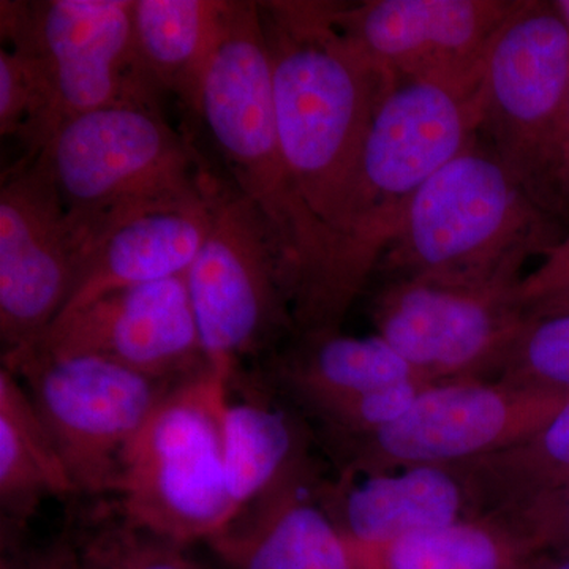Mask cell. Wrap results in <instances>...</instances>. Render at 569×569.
I'll return each instance as SVG.
<instances>
[{
    "instance_id": "ba28073f",
    "label": "cell",
    "mask_w": 569,
    "mask_h": 569,
    "mask_svg": "<svg viewBox=\"0 0 569 569\" xmlns=\"http://www.w3.org/2000/svg\"><path fill=\"white\" fill-rule=\"evenodd\" d=\"M479 133L561 223L569 148V26L553 2L523 0L490 48Z\"/></svg>"
},
{
    "instance_id": "6da1fadb",
    "label": "cell",
    "mask_w": 569,
    "mask_h": 569,
    "mask_svg": "<svg viewBox=\"0 0 569 569\" xmlns=\"http://www.w3.org/2000/svg\"><path fill=\"white\" fill-rule=\"evenodd\" d=\"M284 167L312 246L293 323L316 321L378 108L399 84L337 28L332 2H260Z\"/></svg>"
},
{
    "instance_id": "836d02e7",
    "label": "cell",
    "mask_w": 569,
    "mask_h": 569,
    "mask_svg": "<svg viewBox=\"0 0 569 569\" xmlns=\"http://www.w3.org/2000/svg\"><path fill=\"white\" fill-rule=\"evenodd\" d=\"M82 553V550H81ZM82 569H102L99 567V565L93 563L92 560H89L88 557L82 553Z\"/></svg>"
},
{
    "instance_id": "52a82bcc",
    "label": "cell",
    "mask_w": 569,
    "mask_h": 569,
    "mask_svg": "<svg viewBox=\"0 0 569 569\" xmlns=\"http://www.w3.org/2000/svg\"><path fill=\"white\" fill-rule=\"evenodd\" d=\"M208 231L186 274L206 361L231 383L236 367L293 332L288 266L263 213L231 179L206 168Z\"/></svg>"
},
{
    "instance_id": "7402d4cb",
    "label": "cell",
    "mask_w": 569,
    "mask_h": 569,
    "mask_svg": "<svg viewBox=\"0 0 569 569\" xmlns=\"http://www.w3.org/2000/svg\"><path fill=\"white\" fill-rule=\"evenodd\" d=\"M348 548L358 569H535L546 557L496 515L460 519L389 545L348 542Z\"/></svg>"
},
{
    "instance_id": "cb8c5ba5",
    "label": "cell",
    "mask_w": 569,
    "mask_h": 569,
    "mask_svg": "<svg viewBox=\"0 0 569 569\" xmlns=\"http://www.w3.org/2000/svg\"><path fill=\"white\" fill-rule=\"evenodd\" d=\"M458 467L478 516L509 511L569 486V399L533 436Z\"/></svg>"
},
{
    "instance_id": "484cf974",
    "label": "cell",
    "mask_w": 569,
    "mask_h": 569,
    "mask_svg": "<svg viewBox=\"0 0 569 569\" xmlns=\"http://www.w3.org/2000/svg\"><path fill=\"white\" fill-rule=\"evenodd\" d=\"M496 380L569 395V313L529 320Z\"/></svg>"
},
{
    "instance_id": "d4e9b609",
    "label": "cell",
    "mask_w": 569,
    "mask_h": 569,
    "mask_svg": "<svg viewBox=\"0 0 569 569\" xmlns=\"http://www.w3.org/2000/svg\"><path fill=\"white\" fill-rule=\"evenodd\" d=\"M51 99L39 63L17 48H0V133L17 137L33 159L50 138Z\"/></svg>"
},
{
    "instance_id": "f546056e",
    "label": "cell",
    "mask_w": 569,
    "mask_h": 569,
    "mask_svg": "<svg viewBox=\"0 0 569 569\" xmlns=\"http://www.w3.org/2000/svg\"><path fill=\"white\" fill-rule=\"evenodd\" d=\"M0 569H82L81 546L59 538L44 548L10 550L3 552Z\"/></svg>"
},
{
    "instance_id": "5b68a950",
    "label": "cell",
    "mask_w": 569,
    "mask_h": 569,
    "mask_svg": "<svg viewBox=\"0 0 569 569\" xmlns=\"http://www.w3.org/2000/svg\"><path fill=\"white\" fill-rule=\"evenodd\" d=\"M197 116L222 153L231 182L260 209L279 239L293 306L309 274L312 246L280 148L260 2L224 3Z\"/></svg>"
},
{
    "instance_id": "7c38bea8",
    "label": "cell",
    "mask_w": 569,
    "mask_h": 569,
    "mask_svg": "<svg viewBox=\"0 0 569 569\" xmlns=\"http://www.w3.org/2000/svg\"><path fill=\"white\" fill-rule=\"evenodd\" d=\"M520 280L449 284L383 279L370 302V318L376 335L429 383L496 380L529 323L516 298Z\"/></svg>"
},
{
    "instance_id": "ffe728a7",
    "label": "cell",
    "mask_w": 569,
    "mask_h": 569,
    "mask_svg": "<svg viewBox=\"0 0 569 569\" xmlns=\"http://www.w3.org/2000/svg\"><path fill=\"white\" fill-rule=\"evenodd\" d=\"M277 380L309 415L395 385L429 383L380 336L342 331L298 337L277 362Z\"/></svg>"
},
{
    "instance_id": "9a60e30c",
    "label": "cell",
    "mask_w": 569,
    "mask_h": 569,
    "mask_svg": "<svg viewBox=\"0 0 569 569\" xmlns=\"http://www.w3.org/2000/svg\"><path fill=\"white\" fill-rule=\"evenodd\" d=\"M523 0L332 2L337 28L397 80L463 78L486 69L490 48Z\"/></svg>"
},
{
    "instance_id": "4316f807",
    "label": "cell",
    "mask_w": 569,
    "mask_h": 569,
    "mask_svg": "<svg viewBox=\"0 0 569 569\" xmlns=\"http://www.w3.org/2000/svg\"><path fill=\"white\" fill-rule=\"evenodd\" d=\"M82 553L102 569H206L173 545L129 526L111 523L81 545Z\"/></svg>"
},
{
    "instance_id": "4fadbf2b",
    "label": "cell",
    "mask_w": 569,
    "mask_h": 569,
    "mask_svg": "<svg viewBox=\"0 0 569 569\" xmlns=\"http://www.w3.org/2000/svg\"><path fill=\"white\" fill-rule=\"evenodd\" d=\"M11 372L28 383L74 489L89 496L114 492L123 451L174 388L97 356L33 355Z\"/></svg>"
},
{
    "instance_id": "30bf717a",
    "label": "cell",
    "mask_w": 569,
    "mask_h": 569,
    "mask_svg": "<svg viewBox=\"0 0 569 569\" xmlns=\"http://www.w3.org/2000/svg\"><path fill=\"white\" fill-rule=\"evenodd\" d=\"M0 6L2 39L43 71L51 99L50 138L86 112L157 104L162 92L138 54L133 0H3Z\"/></svg>"
},
{
    "instance_id": "7a4b0ae2",
    "label": "cell",
    "mask_w": 569,
    "mask_h": 569,
    "mask_svg": "<svg viewBox=\"0 0 569 569\" xmlns=\"http://www.w3.org/2000/svg\"><path fill=\"white\" fill-rule=\"evenodd\" d=\"M486 70V69H485ZM485 71L400 81L370 123L309 336L342 331L419 190L479 134Z\"/></svg>"
},
{
    "instance_id": "2e32d148",
    "label": "cell",
    "mask_w": 569,
    "mask_h": 569,
    "mask_svg": "<svg viewBox=\"0 0 569 569\" xmlns=\"http://www.w3.org/2000/svg\"><path fill=\"white\" fill-rule=\"evenodd\" d=\"M310 460L291 468L209 548L224 569H358L343 535L318 503Z\"/></svg>"
},
{
    "instance_id": "d6986e66",
    "label": "cell",
    "mask_w": 569,
    "mask_h": 569,
    "mask_svg": "<svg viewBox=\"0 0 569 569\" xmlns=\"http://www.w3.org/2000/svg\"><path fill=\"white\" fill-rule=\"evenodd\" d=\"M77 492L28 389L11 370L0 369V507L2 546L20 549L41 501Z\"/></svg>"
},
{
    "instance_id": "44dd1931",
    "label": "cell",
    "mask_w": 569,
    "mask_h": 569,
    "mask_svg": "<svg viewBox=\"0 0 569 569\" xmlns=\"http://www.w3.org/2000/svg\"><path fill=\"white\" fill-rule=\"evenodd\" d=\"M227 0H133L138 54L160 92L197 114Z\"/></svg>"
},
{
    "instance_id": "1f68e13d",
    "label": "cell",
    "mask_w": 569,
    "mask_h": 569,
    "mask_svg": "<svg viewBox=\"0 0 569 569\" xmlns=\"http://www.w3.org/2000/svg\"><path fill=\"white\" fill-rule=\"evenodd\" d=\"M535 569H569V556H546L541 563Z\"/></svg>"
},
{
    "instance_id": "d6a6232c",
    "label": "cell",
    "mask_w": 569,
    "mask_h": 569,
    "mask_svg": "<svg viewBox=\"0 0 569 569\" xmlns=\"http://www.w3.org/2000/svg\"><path fill=\"white\" fill-rule=\"evenodd\" d=\"M556 3L557 10L560 11L561 17H563V20L568 22L569 26V0H557Z\"/></svg>"
},
{
    "instance_id": "8992f818",
    "label": "cell",
    "mask_w": 569,
    "mask_h": 569,
    "mask_svg": "<svg viewBox=\"0 0 569 569\" xmlns=\"http://www.w3.org/2000/svg\"><path fill=\"white\" fill-rule=\"evenodd\" d=\"M228 387L208 369L153 408L122 455L114 492L123 522L183 548L234 522L223 460Z\"/></svg>"
},
{
    "instance_id": "83f0119b",
    "label": "cell",
    "mask_w": 569,
    "mask_h": 569,
    "mask_svg": "<svg viewBox=\"0 0 569 569\" xmlns=\"http://www.w3.org/2000/svg\"><path fill=\"white\" fill-rule=\"evenodd\" d=\"M496 516L507 520L538 552L569 556V486Z\"/></svg>"
},
{
    "instance_id": "4dcf8cb0",
    "label": "cell",
    "mask_w": 569,
    "mask_h": 569,
    "mask_svg": "<svg viewBox=\"0 0 569 569\" xmlns=\"http://www.w3.org/2000/svg\"><path fill=\"white\" fill-rule=\"evenodd\" d=\"M560 192L561 200H563L565 208H567L569 213V151L567 157H565L563 170H561Z\"/></svg>"
},
{
    "instance_id": "f1b7e54d",
    "label": "cell",
    "mask_w": 569,
    "mask_h": 569,
    "mask_svg": "<svg viewBox=\"0 0 569 569\" xmlns=\"http://www.w3.org/2000/svg\"><path fill=\"white\" fill-rule=\"evenodd\" d=\"M516 298L529 320L569 313V234L523 276Z\"/></svg>"
},
{
    "instance_id": "e575fe53",
    "label": "cell",
    "mask_w": 569,
    "mask_h": 569,
    "mask_svg": "<svg viewBox=\"0 0 569 569\" xmlns=\"http://www.w3.org/2000/svg\"><path fill=\"white\" fill-rule=\"evenodd\" d=\"M568 151H569V148H568ZM568 153V152H567Z\"/></svg>"
},
{
    "instance_id": "9c48e42d",
    "label": "cell",
    "mask_w": 569,
    "mask_h": 569,
    "mask_svg": "<svg viewBox=\"0 0 569 569\" xmlns=\"http://www.w3.org/2000/svg\"><path fill=\"white\" fill-rule=\"evenodd\" d=\"M569 395L500 380L430 385L391 425L329 437L337 477L361 478L411 467L459 466L520 443L565 406Z\"/></svg>"
},
{
    "instance_id": "5bb4252c",
    "label": "cell",
    "mask_w": 569,
    "mask_h": 569,
    "mask_svg": "<svg viewBox=\"0 0 569 569\" xmlns=\"http://www.w3.org/2000/svg\"><path fill=\"white\" fill-rule=\"evenodd\" d=\"M33 355L97 356L170 387L209 369L186 276L114 291L59 318Z\"/></svg>"
},
{
    "instance_id": "e0dca14e",
    "label": "cell",
    "mask_w": 569,
    "mask_h": 569,
    "mask_svg": "<svg viewBox=\"0 0 569 569\" xmlns=\"http://www.w3.org/2000/svg\"><path fill=\"white\" fill-rule=\"evenodd\" d=\"M318 503L351 545L381 546L478 518L458 466L318 479Z\"/></svg>"
},
{
    "instance_id": "603a6c76",
    "label": "cell",
    "mask_w": 569,
    "mask_h": 569,
    "mask_svg": "<svg viewBox=\"0 0 569 569\" xmlns=\"http://www.w3.org/2000/svg\"><path fill=\"white\" fill-rule=\"evenodd\" d=\"M306 459L301 430L287 411L264 400H228L224 481L236 519Z\"/></svg>"
},
{
    "instance_id": "3957f363",
    "label": "cell",
    "mask_w": 569,
    "mask_h": 569,
    "mask_svg": "<svg viewBox=\"0 0 569 569\" xmlns=\"http://www.w3.org/2000/svg\"><path fill=\"white\" fill-rule=\"evenodd\" d=\"M479 134L419 190L378 264L383 279L488 284L523 279L567 234Z\"/></svg>"
},
{
    "instance_id": "ac0fdd59",
    "label": "cell",
    "mask_w": 569,
    "mask_h": 569,
    "mask_svg": "<svg viewBox=\"0 0 569 569\" xmlns=\"http://www.w3.org/2000/svg\"><path fill=\"white\" fill-rule=\"evenodd\" d=\"M208 223L203 200L137 213L116 224L97 242L59 318L114 291L186 276L203 244Z\"/></svg>"
},
{
    "instance_id": "8fae6325",
    "label": "cell",
    "mask_w": 569,
    "mask_h": 569,
    "mask_svg": "<svg viewBox=\"0 0 569 569\" xmlns=\"http://www.w3.org/2000/svg\"><path fill=\"white\" fill-rule=\"evenodd\" d=\"M91 236L71 219L39 159H26L0 187V342L13 370L40 347L67 306Z\"/></svg>"
},
{
    "instance_id": "277c9868",
    "label": "cell",
    "mask_w": 569,
    "mask_h": 569,
    "mask_svg": "<svg viewBox=\"0 0 569 569\" xmlns=\"http://www.w3.org/2000/svg\"><path fill=\"white\" fill-rule=\"evenodd\" d=\"M33 159L96 246L137 213L204 200L209 163L159 104H114L70 119Z\"/></svg>"
}]
</instances>
